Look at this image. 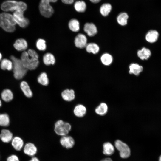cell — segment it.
<instances>
[{"mask_svg": "<svg viewBox=\"0 0 161 161\" xmlns=\"http://www.w3.org/2000/svg\"><path fill=\"white\" fill-rule=\"evenodd\" d=\"M21 60L24 66L28 70L35 69L39 64L38 55L35 51L32 49H29L27 52H23Z\"/></svg>", "mask_w": 161, "mask_h": 161, "instance_id": "obj_1", "label": "cell"}, {"mask_svg": "<svg viewBox=\"0 0 161 161\" xmlns=\"http://www.w3.org/2000/svg\"><path fill=\"white\" fill-rule=\"evenodd\" d=\"M16 24L13 15L6 12L0 13V27L6 31L14 32Z\"/></svg>", "mask_w": 161, "mask_h": 161, "instance_id": "obj_2", "label": "cell"}, {"mask_svg": "<svg viewBox=\"0 0 161 161\" xmlns=\"http://www.w3.org/2000/svg\"><path fill=\"white\" fill-rule=\"evenodd\" d=\"M27 6L26 3L22 1L8 0L3 2L1 5V8L4 11H13L20 10L24 11Z\"/></svg>", "mask_w": 161, "mask_h": 161, "instance_id": "obj_3", "label": "cell"}, {"mask_svg": "<svg viewBox=\"0 0 161 161\" xmlns=\"http://www.w3.org/2000/svg\"><path fill=\"white\" fill-rule=\"evenodd\" d=\"M13 64V75L17 79H21L26 75L28 70L24 66L21 59L14 56L10 57Z\"/></svg>", "mask_w": 161, "mask_h": 161, "instance_id": "obj_4", "label": "cell"}, {"mask_svg": "<svg viewBox=\"0 0 161 161\" xmlns=\"http://www.w3.org/2000/svg\"><path fill=\"white\" fill-rule=\"evenodd\" d=\"M57 0H41L39 8L41 14L46 18L51 16L54 13L53 7L50 5V2H56Z\"/></svg>", "mask_w": 161, "mask_h": 161, "instance_id": "obj_5", "label": "cell"}, {"mask_svg": "<svg viewBox=\"0 0 161 161\" xmlns=\"http://www.w3.org/2000/svg\"><path fill=\"white\" fill-rule=\"evenodd\" d=\"M71 128V126L69 123L62 120H59L55 123L54 130L57 134L62 137L67 135Z\"/></svg>", "mask_w": 161, "mask_h": 161, "instance_id": "obj_6", "label": "cell"}, {"mask_svg": "<svg viewBox=\"0 0 161 161\" xmlns=\"http://www.w3.org/2000/svg\"><path fill=\"white\" fill-rule=\"evenodd\" d=\"M115 146L119 151L120 157L123 158L129 157L131 154L130 149L125 143L120 140H117L115 142Z\"/></svg>", "mask_w": 161, "mask_h": 161, "instance_id": "obj_7", "label": "cell"}, {"mask_svg": "<svg viewBox=\"0 0 161 161\" xmlns=\"http://www.w3.org/2000/svg\"><path fill=\"white\" fill-rule=\"evenodd\" d=\"M24 11L20 10L14 12L13 14L14 20L19 26L22 28L27 27L29 25V20L24 15Z\"/></svg>", "mask_w": 161, "mask_h": 161, "instance_id": "obj_8", "label": "cell"}, {"mask_svg": "<svg viewBox=\"0 0 161 161\" xmlns=\"http://www.w3.org/2000/svg\"><path fill=\"white\" fill-rule=\"evenodd\" d=\"M60 143L63 147L69 149L73 147L75 141L72 136L67 135L61 137L60 140Z\"/></svg>", "mask_w": 161, "mask_h": 161, "instance_id": "obj_9", "label": "cell"}, {"mask_svg": "<svg viewBox=\"0 0 161 161\" xmlns=\"http://www.w3.org/2000/svg\"><path fill=\"white\" fill-rule=\"evenodd\" d=\"M74 42L76 47L79 48H83L85 47L87 44V39L85 35L80 33L75 37Z\"/></svg>", "mask_w": 161, "mask_h": 161, "instance_id": "obj_10", "label": "cell"}, {"mask_svg": "<svg viewBox=\"0 0 161 161\" xmlns=\"http://www.w3.org/2000/svg\"><path fill=\"white\" fill-rule=\"evenodd\" d=\"M24 152L27 155L33 157L37 153V148L33 143H28L24 145Z\"/></svg>", "mask_w": 161, "mask_h": 161, "instance_id": "obj_11", "label": "cell"}, {"mask_svg": "<svg viewBox=\"0 0 161 161\" xmlns=\"http://www.w3.org/2000/svg\"><path fill=\"white\" fill-rule=\"evenodd\" d=\"M63 99L66 101H71L75 98V92L72 89H66L64 90L61 93Z\"/></svg>", "mask_w": 161, "mask_h": 161, "instance_id": "obj_12", "label": "cell"}, {"mask_svg": "<svg viewBox=\"0 0 161 161\" xmlns=\"http://www.w3.org/2000/svg\"><path fill=\"white\" fill-rule=\"evenodd\" d=\"M84 30L88 35L93 36L97 32V29L96 26L92 23H86L84 27Z\"/></svg>", "mask_w": 161, "mask_h": 161, "instance_id": "obj_13", "label": "cell"}, {"mask_svg": "<svg viewBox=\"0 0 161 161\" xmlns=\"http://www.w3.org/2000/svg\"><path fill=\"white\" fill-rule=\"evenodd\" d=\"M13 45L15 48L18 51H24L27 49L28 47L27 41L23 38L17 40Z\"/></svg>", "mask_w": 161, "mask_h": 161, "instance_id": "obj_14", "label": "cell"}, {"mask_svg": "<svg viewBox=\"0 0 161 161\" xmlns=\"http://www.w3.org/2000/svg\"><path fill=\"white\" fill-rule=\"evenodd\" d=\"M13 134L8 130L4 129L1 130L0 134V138L3 142L8 143L13 139Z\"/></svg>", "mask_w": 161, "mask_h": 161, "instance_id": "obj_15", "label": "cell"}, {"mask_svg": "<svg viewBox=\"0 0 161 161\" xmlns=\"http://www.w3.org/2000/svg\"><path fill=\"white\" fill-rule=\"evenodd\" d=\"M86 107L83 105L79 104L76 106L73 110L74 115L78 117H83L86 113Z\"/></svg>", "mask_w": 161, "mask_h": 161, "instance_id": "obj_16", "label": "cell"}, {"mask_svg": "<svg viewBox=\"0 0 161 161\" xmlns=\"http://www.w3.org/2000/svg\"><path fill=\"white\" fill-rule=\"evenodd\" d=\"M20 86L25 95L28 98H31L33 95L32 92L28 83L25 81H22Z\"/></svg>", "mask_w": 161, "mask_h": 161, "instance_id": "obj_17", "label": "cell"}, {"mask_svg": "<svg viewBox=\"0 0 161 161\" xmlns=\"http://www.w3.org/2000/svg\"><path fill=\"white\" fill-rule=\"evenodd\" d=\"M11 141L12 145L15 150L18 151L21 150L24 145V141L21 138L16 137Z\"/></svg>", "mask_w": 161, "mask_h": 161, "instance_id": "obj_18", "label": "cell"}, {"mask_svg": "<svg viewBox=\"0 0 161 161\" xmlns=\"http://www.w3.org/2000/svg\"><path fill=\"white\" fill-rule=\"evenodd\" d=\"M159 36L158 32L155 30H151L148 32L145 36L146 40L150 43L156 42Z\"/></svg>", "mask_w": 161, "mask_h": 161, "instance_id": "obj_19", "label": "cell"}, {"mask_svg": "<svg viewBox=\"0 0 161 161\" xmlns=\"http://www.w3.org/2000/svg\"><path fill=\"white\" fill-rule=\"evenodd\" d=\"M103 154L106 155L110 156L112 155L114 152V146L110 142L104 143L103 145Z\"/></svg>", "mask_w": 161, "mask_h": 161, "instance_id": "obj_20", "label": "cell"}, {"mask_svg": "<svg viewBox=\"0 0 161 161\" xmlns=\"http://www.w3.org/2000/svg\"><path fill=\"white\" fill-rule=\"evenodd\" d=\"M129 73L136 75H138L143 70V67L137 63L131 64L129 66Z\"/></svg>", "mask_w": 161, "mask_h": 161, "instance_id": "obj_21", "label": "cell"}, {"mask_svg": "<svg viewBox=\"0 0 161 161\" xmlns=\"http://www.w3.org/2000/svg\"><path fill=\"white\" fill-rule=\"evenodd\" d=\"M150 50L145 47L143 48L141 50H138L137 54L138 57L142 60L147 59L151 55Z\"/></svg>", "mask_w": 161, "mask_h": 161, "instance_id": "obj_22", "label": "cell"}, {"mask_svg": "<svg viewBox=\"0 0 161 161\" xmlns=\"http://www.w3.org/2000/svg\"><path fill=\"white\" fill-rule=\"evenodd\" d=\"M2 99L4 101L8 102L11 101L13 98V94L12 92L8 89H5L2 92L1 95Z\"/></svg>", "mask_w": 161, "mask_h": 161, "instance_id": "obj_23", "label": "cell"}, {"mask_svg": "<svg viewBox=\"0 0 161 161\" xmlns=\"http://www.w3.org/2000/svg\"><path fill=\"white\" fill-rule=\"evenodd\" d=\"M43 61L44 64L47 66L54 64L55 61L54 56L51 53H47L45 54L43 57Z\"/></svg>", "mask_w": 161, "mask_h": 161, "instance_id": "obj_24", "label": "cell"}, {"mask_svg": "<svg viewBox=\"0 0 161 161\" xmlns=\"http://www.w3.org/2000/svg\"><path fill=\"white\" fill-rule=\"evenodd\" d=\"M112 9V6L109 3H106L103 4L100 7V11L101 14L106 16L108 15Z\"/></svg>", "mask_w": 161, "mask_h": 161, "instance_id": "obj_25", "label": "cell"}, {"mask_svg": "<svg viewBox=\"0 0 161 161\" xmlns=\"http://www.w3.org/2000/svg\"><path fill=\"white\" fill-rule=\"evenodd\" d=\"M85 47L87 52L94 54L97 53L99 50V47L95 43H90L87 44Z\"/></svg>", "mask_w": 161, "mask_h": 161, "instance_id": "obj_26", "label": "cell"}, {"mask_svg": "<svg viewBox=\"0 0 161 161\" xmlns=\"http://www.w3.org/2000/svg\"><path fill=\"white\" fill-rule=\"evenodd\" d=\"M37 81L40 84L44 86H47L49 83L47 75L46 72L41 73L37 78Z\"/></svg>", "mask_w": 161, "mask_h": 161, "instance_id": "obj_27", "label": "cell"}, {"mask_svg": "<svg viewBox=\"0 0 161 161\" xmlns=\"http://www.w3.org/2000/svg\"><path fill=\"white\" fill-rule=\"evenodd\" d=\"M68 26L69 29L73 32H76L79 30V22L76 19H73L70 20Z\"/></svg>", "mask_w": 161, "mask_h": 161, "instance_id": "obj_28", "label": "cell"}, {"mask_svg": "<svg viewBox=\"0 0 161 161\" xmlns=\"http://www.w3.org/2000/svg\"><path fill=\"white\" fill-rule=\"evenodd\" d=\"M128 17V15L126 13H121L119 14L117 17V22L121 25H125L127 24Z\"/></svg>", "mask_w": 161, "mask_h": 161, "instance_id": "obj_29", "label": "cell"}, {"mask_svg": "<svg viewBox=\"0 0 161 161\" xmlns=\"http://www.w3.org/2000/svg\"><path fill=\"white\" fill-rule=\"evenodd\" d=\"M0 67L4 70H11L13 69V67L12 62L8 59H3L1 63Z\"/></svg>", "mask_w": 161, "mask_h": 161, "instance_id": "obj_30", "label": "cell"}, {"mask_svg": "<svg viewBox=\"0 0 161 161\" xmlns=\"http://www.w3.org/2000/svg\"><path fill=\"white\" fill-rule=\"evenodd\" d=\"M74 7L77 11L78 12H83L86 10V5L84 1H79L75 3Z\"/></svg>", "mask_w": 161, "mask_h": 161, "instance_id": "obj_31", "label": "cell"}, {"mask_svg": "<svg viewBox=\"0 0 161 161\" xmlns=\"http://www.w3.org/2000/svg\"><path fill=\"white\" fill-rule=\"evenodd\" d=\"M108 106L106 104L102 103L98 106L95 110L96 113L101 115H103L106 114L107 112Z\"/></svg>", "mask_w": 161, "mask_h": 161, "instance_id": "obj_32", "label": "cell"}, {"mask_svg": "<svg viewBox=\"0 0 161 161\" xmlns=\"http://www.w3.org/2000/svg\"><path fill=\"white\" fill-rule=\"evenodd\" d=\"M100 59L102 63L104 65L108 66L110 65L112 62L113 58L111 55L106 53L103 54L101 56Z\"/></svg>", "mask_w": 161, "mask_h": 161, "instance_id": "obj_33", "label": "cell"}, {"mask_svg": "<svg viewBox=\"0 0 161 161\" xmlns=\"http://www.w3.org/2000/svg\"><path fill=\"white\" fill-rule=\"evenodd\" d=\"M10 123V118L7 114H0V126H8Z\"/></svg>", "mask_w": 161, "mask_h": 161, "instance_id": "obj_34", "label": "cell"}, {"mask_svg": "<svg viewBox=\"0 0 161 161\" xmlns=\"http://www.w3.org/2000/svg\"><path fill=\"white\" fill-rule=\"evenodd\" d=\"M36 46L38 49L40 50H45L46 48L45 41L42 39H38L36 43Z\"/></svg>", "mask_w": 161, "mask_h": 161, "instance_id": "obj_35", "label": "cell"}, {"mask_svg": "<svg viewBox=\"0 0 161 161\" xmlns=\"http://www.w3.org/2000/svg\"><path fill=\"white\" fill-rule=\"evenodd\" d=\"M7 161H19L18 157L16 155H12L9 156Z\"/></svg>", "mask_w": 161, "mask_h": 161, "instance_id": "obj_36", "label": "cell"}, {"mask_svg": "<svg viewBox=\"0 0 161 161\" xmlns=\"http://www.w3.org/2000/svg\"><path fill=\"white\" fill-rule=\"evenodd\" d=\"M75 0H61L64 3L66 4H71Z\"/></svg>", "mask_w": 161, "mask_h": 161, "instance_id": "obj_37", "label": "cell"}, {"mask_svg": "<svg viewBox=\"0 0 161 161\" xmlns=\"http://www.w3.org/2000/svg\"><path fill=\"white\" fill-rule=\"evenodd\" d=\"M29 161H40L39 159L35 157H33Z\"/></svg>", "mask_w": 161, "mask_h": 161, "instance_id": "obj_38", "label": "cell"}, {"mask_svg": "<svg viewBox=\"0 0 161 161\" xmlns=\"http://www.w3.org/2000/svg\"><path fill=\"white\" fill-rule=\"evenodd\" d=\"M100 161H112L111 158H106L103 159H102Z\"/></svg>", "mask_w": 161, "mask_h": 161, "instance_id": "obj_39", "label": "cell"}, {"mask_svg": "<svg viewBox=\"0 0 161 161\" xmlns=\"http://www.w3.org/2000/svg\"><path fill=\"white\" fill-rule=\"evenodd\" d=\"M90 1L93 3H96L100 2L101 0H89Z\"/></svg>", "mask_w": 161, "mask_h": 161, "instance_id": "obj_40", "label": "cell"}, {"mask_svg": "<svg viewBox=\"0 0 161 161\" xmlns=\"http://www.w3.org/2000/svg\"><path fill=\"white\" fill-rule=\"evenodd\" d=\"M158 161H161V155L159 157Z\"/></svg>", "mask_w": 161, "mask_h": 161, "instance_id": "obj_41", "label": "cell"}, {"mask_svg": "<svg viewBox=\"0 0 161 161\" xmlns=\"http://www.w3.org/2000/svg\"><path fill=\"white\" fill-rule=\"evenodd\" d=\"M2 58V55L0 52V61Z\"/></svg>", "mask_w": 161, "mask_h": 161, "instance_id": "obj_42", "label": "cell"}, {"mask_svg": "<svg viewBox=\"0 0 161 161\" xmlns=\"http://www.w3.org/2000/svg\"><path fill=\"white\" fill-rule=\"evenodd\" d=\"M1 104H2V103H1V101L0 100V107L1 106Z\"/></svg>", "mask_w": 161, "mask_h": 161, "instance_id": "obj_43", "label": "cell"}]
</instances>
